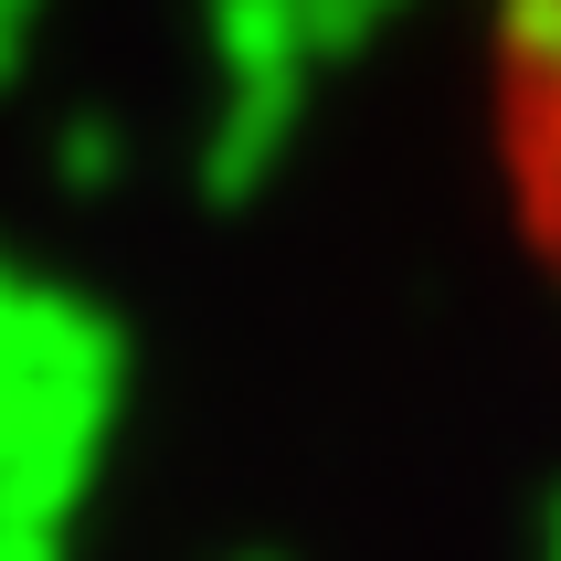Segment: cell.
Returning <instances> with one entry per match:
<instances>
[{
	"label": "cell",
	"mask_w": 561,
	"mask_h": 561,
	"mask_svg": "<svg viewBox=\"0 0 561 561\" xmlns=\"http://www.w3.org/2000/svg\"><path fill=\"white\" fill-rule=\"evenodd\" d=\"M488 127L499 181L530 233L540 276L561 286V0H499L488 22Z\"/></svg>",
	"instance_id": "obj_1"
}]
</instances>
